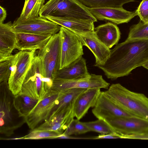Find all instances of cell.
Returning a JSON list of instances; mask_svg holds the SVG:
<instances>
[{
	"label": "cell",
	"mask_w": 148,
	"mask_h": 148,
	"mask_svg": "<svg viewBox=\"0 0 148 148\" xmlns=\"http://www.w3.org/2000/svg\"><path fill=\"white\" fill-rule=\"evenodd\" d=\"M116 45L110 49L104 64L94 66L101 69L109 79L115 80L127 76L148 61V40L126 39Z\"/></svg>",
	"instance_id": "6da1fadb"
},
{
	"label": "cell",
	"mask_w": 148,
	"mask_h": 148,
	"mask_svg": "<svg viewBox=\"0 0 148 148\" xmlns=\"http://www.w3.org/2000/svg\"><path fill=\"white\" fill-rule=\"evenodd\" d=\"M103 92L125 112L148 120V98L144 94L130 91L119 83L112 84Z\"/></svg>",
	"instance_id": "7a4b0ae2"
},
{
	"label": "cell",
	"mask_w": 148,
	"mask_h": 148,
	"mask_svg": "<svg viewBox=\"0 0 148 148\" xmlns=\"http://www.w3.org/2000/svg\"><path fill=\"white\" fill-rule=\"evenodd\" d=\"M14 95L9 89L8 82L0 84V133L6 136L26 123L25 118L20 116L14 104Z\"/></svg>",
	"instance_id": "3957f363"
},
{
	"label": "cell",
	"mask_w": 148,
	"mask_h": 148,
	"mask_svg": "<svg viewBox=\"0 0 148 148\" xmlns=\"http://www.w3.org/2000/svg\"><path fill=\"white\" fill-rule=\"evenodd\" d=\"M39 15L45 18L47 17L72 18L97 21L88 8L78 0H49L40 9Z\"/></svg>",
	"instance_id": "277c9868"
},
{
	"label": "cell",
	"mask_w": 148,
	"mask_h": 148,
	"mask_svg": "<svg viewBox=\"0 0 148 148\" xmlns=\"http://www.w3.org/2000/svg\"><path fill=\"white\" fill-rule=\"evenodd\" d=\"M53 83L52 80L45 77L36 53L19 93L40 100L51 89Z\"/></svg>",
	"instance_id": "5b68a950"
},
{
	"label": "cell",
	"mask_w": 148,
	"mask_h": 148,
	"mask_svg": "<svg viewBox=\"0 0 148 148\" xmlns=\"http://www.w3.org/2000/svg\"><path fill=\"white\" fill-rule=\"evenodd\" d=\"M61 40L59 32L52 35L45 45L36 53L39 58L44 75L53 80L60 69Z\"/></svg>",
	"instance_id": "8992f818"
},
{
	"label": "cell",
	"mask_w": 148,
	"mask_h": 148,
	"mask_svg": "<svg viewBox=\"0 0 148 148\" xmlns=\"http://www.w3.org/2000/svg\"><path fill=\"white\" fill-rule=\"evenodd\" d=\"M36 53V51H20L14 55L11 73L8 81L9 89L14 95L20 92Z\"/></svg>",
	"instance_id": "52a82bcc"
},
{
	"label": "cell",
	"mask_w": 148,
	"mask_h": 148,
	"mask_svg": "<svg viewBox=\"0 0 148 148\" xmlns=\"http://www.w3.org/2000/svg\"><path fill=\"white\" fill-rule=\"evenodd\" d=\"M61 26L47 19L38 17L26 20L19 17L12 23L16 33L43 36H52L59 32Z\"/></svg>",
	"instance_id": "ba28073f"
},
{
	"label": "cell",
	"mask_w": 148,
	"mask_h": 148,
	"mask_svg": "<svg viewBox=\"0 0 148 148\" xmlns=\"http://www.w3.org/2000/svg\"><path fill=\"white\" fill-rule=\"evenodd\" d=\"M59 32L61 40L60 69L82 56L84 52L82 43L74 33L62 26Z\"/></svg>",
	"instance_id": "9c48e42d"
},
{
	"label": "cell",
	"mask_w": 148,
	"mask_h": 148,
	"mask_svg": "<svg viewBox=\"0 0 148 148\" xmlns=\"http://www.w3.org/2000/svg\"><path fill=\"white\" fill-rule=\"evenodd\" d=\"M104 120L122 138L148 133V120L141 118L132 116Z\"/></svg>",
	"instance_id": "30bf717a"
},
{
	"label": "cell",
	"mask_w": 148,
	"mask_h": 148,
	"mask_svg": "<svg viewBox=\"0 0 148 148\" xmlns=\"http://www.w3.org/2000/svg\"><path fill=\"white\" fill-rule=\"evenodd\" d=\"M61 93L51 89L25 118V122L32 130L40 123L46 120Z\"/></svg>",
	"instance_id": "8fae6325"
},
{
	"label": "cell",
	"mask_w": 148,
	"mask_h": 148,
	"mask_svg": "<svg viewBox=\"0 0 148 148\" xmlns=\"http://www.w3.org/2000/svg\"><path fill=\"white\" fill-rule=\"evenodd\" d=\"M90 74L88 77L71 80L55 78L51 89L59 91L73 88L108 89L110 84L103 79L101 75Z\"/></svg>",
	"instance_id": "7c38bea8"
},
{
	"label": "cell",
	"mask_w": 148,
	"mask_h": 148,
	"mask_svg": "<svg viewBox=\"0 0 148 148\" xmlns=\"http://www.w3.org/2000/svg\"><path fill=\"white\" fill-rule=\"evenodd\" d=\"M70 31L77 35L83 46L87 47L93 53L95 59L94 66L104 64L110 55V49L98 38L94 31L85 32Z\"/></svg>",
	"instance_id": "4fadbf2b"
},
{
	"label": "cell",
	"mask_w": 148,
	"mask_h": 148,
	"mask_svg": "<svg viewBox=\"0 0 148 148\" xmlns=\"http://www.w3.org/2000/svg\"><path fill=\"white\" fill-rule=\"evenodd\" d=\"M88 8L97 20L108 21L117 25L127 23L137 16L136 10L128 11L123 7Z\"/></svg>",
	"instance_id": "5bb4252c"
},
{
	"label": "cell",
	"mask_w": 148,
	"mask_h": 148,
	"mask_svg": "<svg viewBox=\"0 0 148 148\" xmlns=\"http://www.w3.org/2000/svg\"><path fill=\"white\" fill-rule=\"evenodd\" d=\"M73 108V106H70L57 112L35 128L53 131L62 134L75 117Z\"/></svg>",
	"instance_id": "9a60e30c"
},
{
	"label": "cell",
	"mask_w": 148,
	"mask_h": 148,
	"mask_svg": "<svg viewBox=\"0 0 148 148\" xmlns=\"http://www.w3.org/2000/svg\"><path fill=\"white\" fill-rule=\"evenodd\" d=\"M92 112L98 119L104 120L133 116L116 105L103 92H101Z\"/></svg>",
	"instance_id": "2e32d148"
},
{
	"label": "cell",
	"mask_w": 148,
	"mask_h": 148,
	"mask_svg": "<svg viewBox=\"0 0 148 148\" xmlns=\"http://www.w3.org/2000/svg\"><path fill=\"white\" fill-rule=\"evenodd\" d=\"M100 89H87L79 96L73 106L75 117L80 120L87 113L90 108L95 106L101 92Z\"/></svg>",
	"instance_id": "e0dca14e"
},
{
	"label": "cell",
	"mask_w": 148,
	"mask_h": 148,
	"mask_svg": "<svg viewBox=\"0 0 148 148\" xmlns=\"http://www.w3.org/2000/svg\"><path fill=\"white\" fill-rule=\"evenodd\" d=\"M16 45V33L11 21L0 23V61L11 55Z\"/></svg>",
	"instance_id": "ac0fdd59"
},
{
	"label": "cell",
	"mask_w": 148,
	"mask_h": 148,
	"mask_svg": "<svg viewBox=\"0 0 148 148\" xmlns=\"http://www.w3.org/2000/svg\"><path fill=\"white\" fill-rule=\"evenodd\" d=\"M90 75L88 71L86 60L82 56L59 70L54 78L71 80L87 78Z\"/></svg>",
	"instance_id": "d6986e66"
},
{
	"label": "cell",
	"mask_w": 148,
	"mask_h": 148,
	"mask_svg": "<svg viewBox=\"0 0 148 148\" xmlns=\"http://www.w3.org/2000/svg\"><path fill=\"white\" fill-rule=\"evenodd\" d=\"M16 49L20 51H36L42 48L52 36L16 33Z\"/></svg>",
	"instance_id": "ffe728a7"
},
{
	"label": "cell",
	"mask_w": 148,
	"mask_h": 148,
	"mask_svg": "<svg viewBox=\"0 0 148 148\" xmlns=\"http://www.w3.org/2000/svg\"><path fill=\"white\" fill-rule=\"evenodd\" d=\"M94 32L99 40L109 49L118 44L121 37L119 27L111 22L99 25L95 28Z\"/></svg>",
	"instance_id": "44dd1931"
},
{
	"label": "cell",
	"mask_w": 148,
	"mask_h": 148,
	"mask_svg": "<svg viewBox=\"0 0 148 148\" xmlns=\"http://www.w3.org/2000/svg\"><path fill=\"white\" fill-rule=\"evenodd\" d=\"M46 19L70 30L78 32L94 31V22L90 19L47 17Z\"/></svg>",
	"instance_id": "7402d4cb"
},
{
	"label": "cell",
	"mask_w": 148,
	"mask_h": 148,
	"mask_svg": "<svg viewBox=\"0 0 148 148\" xmlns=\"http://www.w3.org/2000/svg\"><path fill=\"white\" fill-rule=\"evenodd\" d=\"M86 89L73 88L60 91L61 93L58 98L57 103L51 110L48 118L64 108L73 106L78 97Z\"/></svg>",
	"instance_id": "603a6c76"
},
{
	"label": "cell",
	"mask_w": 148,
	"mask_h": 148,
	"mask_svg": "<svg viewBox=\"0 0 148 148\" xmlns=\"http://www.w3.org/2000/svg\"><path fill=\"white\" fill-rule=\"evenodd\" d=\"M40 100L19 93L14 96V104L20 116L25 118Z\"/></svg>",
	"instance_id": "cb8c5ba5"
},
{
	"label": "cell",
	"mask_w": 148,
	"mask_h": 148,
	"mask_svg": "<svg viewBox=\"0 0 148 148\" xmlns=\"http://www.w3.org/2000/svg\"><path fill=\"white\" fill-rule=\"evenodd\" d=\"M45 0H25L24 6L19 18L26 20L39 16L40 9Z\"/></svg>",
	"instance_id": "d4e9b609"
},
{
	"label": "cell",
	"mask_w": 148,
	"mask_h": 148,
	"mask_svg": "<svg viewBox=\"0 0 148 148\" xmlns=\"http://www.w3.org/2000/svg\"><path fill=\"white\" fill-rule=\"evenodd\" d=\"M89 8L105 7H122L125 4L135 1L134 0H78Z\"/></svg>",
	"instance_id": "484cf974"
},
{
	"label": "cell",
	"mask_w": 148,
	"mask_h": 148,
	"mask_svg": "<svg viewBox=\"0 0 148 148\" xmlns=\"http://www.w3.org/2000/svg\"><path fill=\"white\" fill-rule=\"evenodd\" d=\"M127 39L148 40V23L140 20L137 24L132 26Z\"/></svg>",
	"instance_id": "4316f807"
},
{
	"label": "cell",
	"mask_w": 148,
	"mask_h": 148,
	"mask_svg": "<svg viewBox=\"0 0 148 148\" xmlns=\"http://www.w3.org/2000/svg\"><path fill=\"white\" fill-rule=\"evenodd\" d=\"M84 123L90 132H95L101 134L116 132L110 125L104 119H98L95 121Z\"/></svg>",
	"instance_id": "83f0119b"
},
{
	"label": "cell",
	"mask_w": 148,
	"mask_h": 148,
	"mask_svg": "<svg viewBox=\"0 0 148 148\" xmlns=\"http://www.w3.org/2000/svg\"><path fill=\"white\" fill-rule=\"evenodd\" d=\"M61 134L53 131L39 130L34 128L28 134L18 138L21 139H40L44 138L55 139Z\"/></svg>",
	"instance_id": "f1b7e54d"
},
{
	"label": "cell",
	"mask_w": 148,
	"mask_h": 148,
	"mask_svg": "<svg viewBox=\"0 0 148 148\" xmlns=\"http://www.w3.org/2000/svg\"><path fill=\"white\" fill-rule=\"evenodd\" d=\"M90 131L85 124L77 119H73L63 134L67 136L85 133Z\"/></svg>",
	"instance_id": "f546056e"
},
{
	"label": "cell",
	"mask_w": 148,
	"mask_h": 148,
	"mask_svg": "<svg viewBox=\"0 0 148 148\" xmlns=\"http://www.w3.org/2000/svg\"><path fill=\"white\" fill-rule=\"evenodd\" d=\"M14 56V55H11L0 61V83L4 81L8 82L11 73Z\"/></svg>",
	"instance_id": "4dcf8cb0"
},
{
	"label": "cell",
	"mask_w": 148,
	"mask_h": 148,
	"mask_svg": "<svg viewBox=\"0 0 148 148\" xmlns=\"http://www.w3.org/2000/svg\"><path fill=\"white\" fill-rule=\"evenodd\" d=\"M136 11L140 20L148 22V0H143Z\"/></svg>",
	"instance_id": "1f68e13d"
},
{
	"label": "cell",
	"mask_w": 148,
	"mask_h": 148,
	"mask_svg": "<svg viewBox=\"0 0 148 148\" xmlns=\"http://www.w3.org/2000/svg\"><path fill=\"white\" fill-rule=\"evenodd\" d=\"M91 138L94 139L122 138V137L121 135L117 133L113 132L106 134H100L98 136Z\"/></svg>",
	"instance_id": "d6a6232c"
},
{
	"label": "cell",
	"mask_w": 148,
	"mask_h": 148,
	"mask_svg": "<svg viewBox=\"0 0 148 148\" xmlns=\"http://www.w3.org/2000/svg\"><path fill=\"white\" fill-rule=\"evenodd\" d=\"M7 16V12L5 9L0 6V23H3Z\"/></svg>",
	"instance_id": "836d02e7"
},
{
	"label": "cell",
	"mask_w": 148,
	"mask_h": 148,
	"mask_svg": "<svg viewBox=\"0 0 148 148\" xmlns=\"http://www.w3.org/2000/svg\"><path fill=\"white\" fill-rule=\"evenodd\" d=\"M142 66L148 70V61L145 63Z\"/></svg>",
	"instance_id": "e575fe53"
},
{
	"label": "cell",
	"mask_w": 148,
	"mask_h": 148,
	"mask_svg": "<svg viewBox=\"0 0 148 148\" xmlns=\"http://www.w3.org/2000/svg\"></svg>",
	"instance_id": "d590c367"
}]
</instances>
